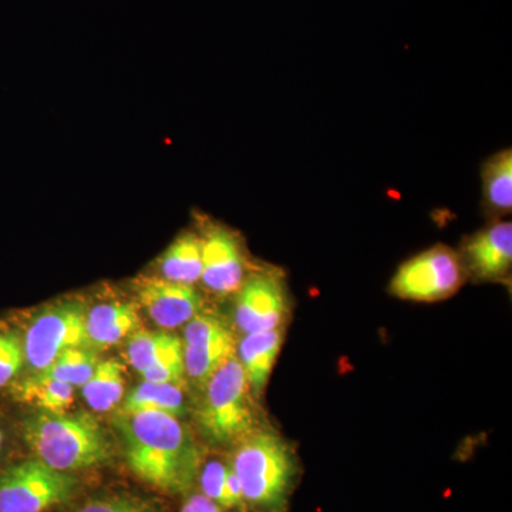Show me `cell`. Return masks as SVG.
Masks as SVG:
<instances>
[{
  "mask_svg": "<svg viewBox=\"0 0 512 512\" xmlns=\"http://www.w3.org/2000/svg\"><path fill=\"white\" fill-rule=\"evenodd\" d=\"M161 278L177 284L194 285L202 275V241L198 235H180L160 258Z\"/></svg>",
  "mask_w": 512,
  "mask_h": 512,
  "instance_id": "14",
  "label": "cell"
},
{
  "mask_svg": "<svg viewBox=\"0 0 512 512\" xmlns=\"http://www.w3.org/2000/svg\"><path fill=\"white\" fill-rule=\"evenodd\" d=\"M249 384L238 357L232 355L205 383L198 424L214 443L239 441L254 431Z\"/></svg>",
  "mask_w": 512,
  "mask_h": 512,
  "instance_id": "4",
  "label": "cell"
},
{
  "mask_svg": "<svg viewBox=\"0 0 512 512\" xmlns=\"http://www.w3.org/2000/svg\"><path fill=\"white\" fill-rule=\"evenodd\" d=\"M83 397L96 412H110L123 399L124 366L119 360H100L89 382L82 387Z\"/></svg>",
  "mask_w": 512,
  "mask_h": 512,
  "instance_id": "17",
  "label": "cell"
},
{
  "mask_svg": "<svg viewBox=\"0 0 512 512\" xmlns=\"http://www.w3.org/2000/svg\"><path fill=\"white\" fill-rule=\"evenodd\" d=\"M463 265L480 281H504L512 265V225L497 221L467 239Z\"/></svg>",
  "mask_w": 512,
  "mask_h": 512,
  "instance_id": "11",
  "label": "cell"
},
{
  "mask_svg": "<svg viewBox=\"0 0 512 512\" xmlns=\"http://www.w3.org/2000/svg\"><path fill=\"white\" fill-rule=\"evenodd\" d=\"M483 204L488 214L507 215L512 210V151L504 148L488 158L481 171Z\"/></svg>",
  "mask_w": 512,
  "mask_h": 512,
  "instance_id": "15",
  "label": "cell"
},
{
  "mask_svg": "<svg viewBox=\"0 0 512 512\" xmlns=\"http://www.w3.org/2000/svg\"><path fill=\"white\" fill-rule=\"evenodd\" d=\"M228 467L221 461H210L202 467L200 483L202 494L215 504L224 508H232L227 487Z\"/></svg>",
  "mask_w": 512,
  "mask_h": 512,
  "instance_id": "22",
  "label": "cell"
},
{
  "mask_svg": "<svg viewBox=\"0 0 512 512\" xmlns=\"http://www.w3.org/2000/svg\"><path fill=\"white\" fill-rule=\"evenodd\" d=\"M86 309L62 302L36 316L26 330L23 355L30 369L43 372L66 349L86 345Z\"/></svg>",
  "mask_w": 512,
  "mask_h": 512,
  "instance_id": "7",
  "label": "cell"
},
{
  "mask_svg": "<svg viewBox=\"0 0 512 512\" xmlns=\"http://www.w3.org/2000/svg\"><path fill=\"white\" fill-rule=\"evenodd\" d=\"M157 412L180 417L185 413V397L180 384L146 382L127 394L119 413Z\"/></svg>",
  "mask_w": 512,
  "mask_h": 512,
  "instance_id": "16",
  "label": "cell"
},
{
  "mask_svg": "<svg viewBox=\"0 0 512 512\" xmlns=\"http://www.w3.org/2000/svg\"><path fill=\"white\" fill-rule=\"evenodd\" d=\"M183 355L184 346L181 340L168 333L136 330L127 345L128 360L138 373L163 360Z\"/></svg>",
  "mask_w": 512,
  "mask_h": 512,
  "instance_id": "19",
  "label": "cell"
},
{
  "mask_svg": "<svg viewBox=\"0 0 512 512\" xmlns=\"http://www.w3.org/2000/svg\"><path fill=\"white\" fill-rule=\"evenodd\" d=\"M245 503L258 512H285L298 463L291 444L274 431H251L232 457Z\"/></svg>",
  "mask_w": 512,
  "mask_h": 512,
  "instance_id": "3",
  "label": "cell"
},
{
  "mask_svg": "<svg viewBox=\"0 0 512 512\" xmlns=\"http://www.w3.org/2000/svg\"><path fill=\"white\" fill-rule=\"evenodd\" d=\"M25 362L23 346L15 333H0V387L9 383Z\"/></svg>",
  "mask_w": 512,
  "mask_h": 512,
  "instance_id": "24",
  "label": "cell"
},
{
  "mask_svg": "<svg viewBox=\"0 0 512 512\" xmlns=\"http://www.w3.org/2000/svg\"><path fill=\"white\" fill-rule=\"evenodd\" d=\"M2 444H3V434H2V430H0V450H2Z\"/></svg>",
  "mask_w": 512,
  "mask_h": 512,
  "instance_id": "28",
  "label": "cell"
},
{
  "mask_svg": "<svg viewBox=\"0 0 512 512\" xmlns=\"http://www.w3.org/2000/svg\"><path fill=\"white\" fill-rule=\"evenodd\" d=\"M76 512H156L150 504L131 495H107L94 498Z\"/></svg>",
  "mask_w": 512,
  "mask_h": 512,
  "instance_id": "25",
  "label": "cell"
},
{
  "mask_svg": "<svg viewBox=\"0 0 512 512\" xmlns=\"http://www.w3.org/2000/svg\"><path fill=\"white\" fill-rule=\"evenodd\" d=\"M463 259L437 245L404 262L393 276L390 291L407 301L436 302L450 298L464 282Z\"/></svg>",
  "mask_w": 512,
  "mask_h": 512,
  "instance_id": "6",
  "label": "cell"
},
{
  "mask_svg": "<svg viewBox=\"0 0 512 512\" xmlns=\"http://www.w3.org/2000/svg\"><path fill=\"white\" fill-rule=\"evenodd\" d=\"M289 301L278 275L262 272L245 279L237 291L235 322L244 335L281 328Z\"/></svg>",
  "mask_w": 512,
  "mask_h": 512,
  "instance_id": "8",
  "label": "cell"
},
{
  "mask_svg": "<svg viewBox=\"0 0 512 512\" xmlns=\"http://www.w3.org/2000/svg\"><path fill=\"white\" fill-rule=\"evenodd\" d=\"M234 355L232 335L224 338L184 346V366L195 383L205 384L220 369L222 363Z\"/></svg>",
  "mask_w": 512,
  "mask_h": 512,
  "instance_id": "20",
  "label": "cell"
},
{
  "mask_svg": "<svg viewBox=\"0 0 512 512\" xmlns=\"http://www.w3.org/2000/svg\"><path fill=\"white\" fill-rule=\"evenodd\" d=\"M16 397L42 412L63 413L74 402V387L36 373L15 386Z\"/></svg>",
  "mask_w": 512,
  "mask_h": 512,
  "instance_id": "18",
  "label": "cell"
},
{
  "mask_svg": "<svg viewBox=\"0 0 512 512\" xmlns=\"http://www.w3.org/2000/svg\"><path fill=\"white\" fill-rule=\"evenodd\" d=\"M201 241L202 284L218 295L237 292L244 284L247 269L237 235L222 225H210Z\"/></svg>",
  "mask_w": 512,
  "mask_h": 512,
  "instance_id": "9",
  "label": "cell"
},
{
  "mask_svg": "<svg viewBox=\"0 0 512 512\" xmlns=\"http://www.w3.org/2000/svg\"><path fill=\"white\" fill-rule=\"evenodd\" d=\"M136 286L140 305L160 328H178L201 311L202 299L194 286L167 281L161 276L141 278Z\"/></svg>",
  "mask_w": 512,
  "mask_h": 512,
  "instance_id": "10",
  "label": "cell"
},
{
  "mask_svg": "<svg viewBox=\"0 0 512 512\" xmlns=\"http://www.w3.org/2000/svg\"><path fill=\"white\" fill-rule=\"evenodd\" d=\"M138 313L133 303L110 302L94 306L86 313V345L107 349L127 338L138 328Z\"/></svg>",
  "mask_w": 512,
  "mask_h": 512,
  "instance_id": "12",
  "label": "cell"
},
{
  "mask_svg": "<svg viewBox=\"0 0 512 512\" xmlns=\"http://www.w3.org/2000/svg\"><path fill=\"white\" fill-rule=\"evenodd\" d=\"M23 434L37 460L64 473L101 466L111 457L106 431L89 413H37L25 421Z\"/></svg>",
  "mask_w": 512,
  "mask_h": 512,
  "instance_id": "2",
  "label": "cell"
},
{
  "mask_svg": "<svg viewBox=\"0 0 512 512\" xmlns=\"http://www.w3.org/2000/svg\"><path fill=\"white\" fill-rule=\"evenodd\" d=\"M77 478L40 460L22 461L0 473V512H46L67 503Z\"/></svg>",
  "mask_w": 512,
  "mask_h": 512,
  "instance_id": "5",
  "label": "cell"
},
{
  "mask_svg": "<svg viewBox=\"0 0 512 512\" xmlns=\"http://www.w3.org/2000/svg\"><path fill=\"white\" fill-rule=\"evenodd\" d=\"M228 335H231V332L227 326L214 316L198 313L185 323V345H198V343L210 342Z\"/></svg>",
  "mask_w": 512,
  "mask_h": 512,
  "instance_id": "23",
  "label": "cell"
},
{
  "mask_svg": "<svg viewBox=\"0 0 512 512\" xmlns=\"http://www.w3.org/2000/svg\"><path fill=\"white\" fill-rule=\"evenodd\" d=\"M284 342L282 329L248 333L239 343V363L247 376L249 389L255 394L264 390Z\"/></svg>",
  "mask_w": 512,
  "mask_h": 512,
  "instance_id": "13",
  "label": "cell"
},
{
  "mask_svg": "<svg viewBox=\"0 0 512 512\" xmlns=\"http://www.w3.org/2000/svg\"><path fill=\"white\" fill-rule=\"evenodd\" d=\"M181 512H222L221 507L215 504L210 498L205 497L204 494L192 495L190 500L184 504Z\"/></svg>",
  "mask_w": 512,
  "mask_h": 512,
  "instance_id": "27",
  "label": "cell"
},
{
  "mask_svg": "<svg viewBox=\"0 0 512 512\" xmlns=\"http://www.w3.org/2000/svg\"><path fill=\"white\" fill-rule=\"evenodd\" d=\"M124 457L141 480L170 494L185 493L200 473V448L190 430L167 413H119Z\"/></svg>",
  "mask_w": 512,
  "mask_h": 512,
  "instance_id": "1",
  "label": "cell"
},
{
  "mask_svg": "<svg viewBox=\"0 0 512 512\" xmlns=\"http://www.w3.org/2000/svg\"><path fill=\"white\" fill-rule=\"evenodd\" d=\"M184 355L163 360L156 365L147 367L140 375L146 382L181 384L184 380Z\"/></svg>",
  "mask_w": 512,
  "mask_h": 512,
  "instance_id": "26",
  "label": "cell"
},
{
  "mask_svg": "<svg viewBox=\"0 0 512 512\" xmlns=\"http://www.w3.org/2000/svg\"><path fill=\"white\" fill-rule=\"evenodd\" d=\"M99 362V357L92 350L79 346L64 350L53 360L52 365L39 373L72 387H83L89 382Z\"/></svg>",
  "mask_w": 512,
  "mask_h": 512,
  "instance_id": "21",
  "label": "cell"
}]
</instances>
